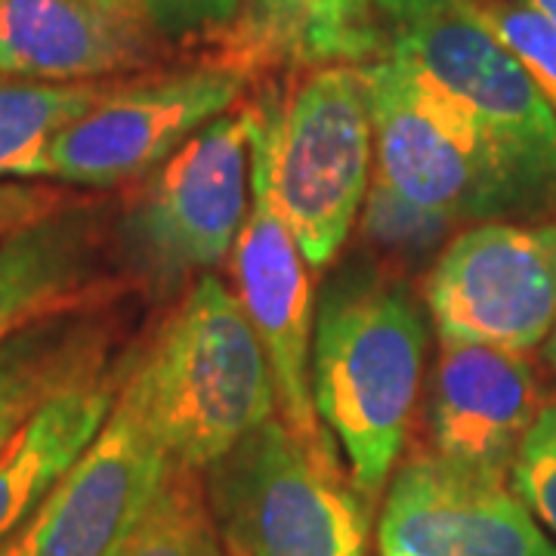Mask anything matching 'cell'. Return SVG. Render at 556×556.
Listing matches in <instances>:
<instances>
[{
  "instance_id": "obj_4",
  "label": "cell",
  "mask_w": 556,
  "mask_h": 556,
  "mask_svg": "<svg viewBox=\"0 0 556 556\" xmlns=\"http://www.w3.org/2000/svg\"><path fill=\"white\" fill-rule=\"evenodd\" d=\"M248 214L251 118L241 100L139 179L115 226L121 273L152 298H170L232 254Z\"/></svg>"
},
{
  "instance_id": "obj_25",
  "label": "cell",
  "mask_w": 556,
  "mask_h": 556,
  "mask_svg": "<svg viewBox=\"0 0 556 556\" xmlns=\"http://www.w3.org/2000/svg\"><path fill=\"white\" fill-rule=\"evenodd\" d=\"M137 3L170 43L174 40L204 43L232 22L241 0H137Z\"/></svg>"
},
{
  "instance_id": "obj_1",
  "label": "cell",
  "mask_w": 556,
  "mask_h": 556,
  "mask_svg": "<svg viewBox=\"0 0 556 556\" xmlns=\"http://www.w3.org/2000/svg\"><path fill=\"white\" fill-rule=\"evenodd\" d=\"M427 313L408 276L368 263L325 281L313 328V402L365 501L387 492L415 427Z\"/></svg>"
},
{
  "instance_id": "obj_23",
  "label": "cell",
  "mask_w": 556,
  "mask_h": 556,
  "mask_svg": "<svg viewBox=\"0 0 556 556\" xmlns=\"http://www.w3.org/2000/svg\"><path fill=\"white\" fill-rule=\"evenodd\" d=\"M510 492L556 541V399L544 402L510 464Z\"/></svg>"
},
{
  "instance_id": "obj_19",
  "label": "cell",
  "mask_w": 556,
  "mask_h": 556,
  "mask_svg": "<svg viewBox=\"0 0 556 556\" xmlns=\"http://www.w3.org/2000/svg\"><path fill=\"white\" fill-rule=\"evenodd\" d=\"M115 80L50 84L0 72V182L40 179L50 142L100 102Z\"/></svg>"
},
{
  "instance_id": "obj_5",
  "label": "cell",
  "mask_w": 556,
  "mask_h": 556,
  "mask_svg": "<svg viewBox=\"0 0 556 556\" xmlns=\"http://www.w3.org/2000/svg\"><path fill=\"white\" fill-rule=\"evenodd\" d=\"M229 556H368L375 504L343 457L306 452L269 417L204 470Z\"/></svg>"
},
{
  "instance_id": "obj_20",
  "label": "cell",
  "mask_w": 556,
  "mask_h": 556,
  "mask_svg": "<svg viewBox=\"0 0 556 556\" xmlns=\"http://www.w3.org/2000/svg\"><path fill=\"white\" fill-rule=\"evenodd\" d=\"M115 556H229L204 473L177 464Z\"/></svg>"
},
{
  "instance_id": "obj_22",
  "label": "cell",
  "mask_w": 556,
  "mask_h": 556,
  "mask_svg": "<svg viewBox=\"0 0 556 556\" xmlns=\"http://www.w3.org/2000/svg\"><path fill=\"white\" fill-rule=\"evenodd\" d=\"M495 35L541 87L556 115V25L529 0H470L464 3Z\"/></svg>"
},
{
  "instance_id": "obj_13",
  "label": "cell",
  "mask_w": 556,
  "mask_h": 556,
  "mask_svg": "<svg viewBox=\"0 0 556 556\" xmlns=\"http://www.w3.org/2000/svg\"><path fill=\"white\" fill-rule=\"evenodd\" d=\"M170 40L137 0H0V72L50 84L152 72Z\"/></svg>"
},
{
  "instance_id": "obj_21",
  "label": "cell",
  "mask_w": 556,
  "mask_h": 556,
  "mask_svg": "<svg viewBox=\"0 0 556 556\" xmlns=\"http://www.w3.org/2000/svg\"><path fill=\"white\" fill-rule=\"evenodd\" d=\"M356 226L368 257L390 273L408 276L442 254L457 223L408 201L380 174H371Z\"/></svg>"
},
{
  "instance_id": "obj_9",
  "label": "cell",
  "mask_w": 556,
  "mask_h": 556,
  "mask_svg": "<svg viewBox=\"0 0 556 556\" xmlns=\"http://www.w3.org/2000/svg\"><path fill=\"white\" fill-rule=\"evenodd\" d=\"M424 303L442 343L532 353L556 321V226L489 219L433 260Z\"/></svg>"
},
{
  "instance_id": "obj_2",
  "label": "cell",
  "mask_w": 556,
  "mask_h": 556,
  "mask_svg": "<svg viewBox=\"0 0 556 556\" xmlns=\"http://www.w3.org/2000/svg\"><path fill=\"white\" fill-rule=\"evenodd\" d=\"M127 393L179 467L207 470L276 417V380L251 318L217 276H201L146 346Z\"/></svg>"
},
{
  "instance_id": "obj_6",
  "label": "cell",
  "mask_w": 556,
  "mask_h": 556,
  "mask_svg": "<svg viewBox=\"0 0 556 556\" xmlns=\"http://www.w3.org/2000/svg\"><path fill=\"white\" fill-rule=\"evenodd\" d=\"M380 56L402 62L479 130L526 211L556 204V115L529 68L467 10L393 28Z\"/></svg>"
},
{
  "instance_id": "obj_8",
  "label": "cell",
  "mask_w": 556,
  "mask_h": 556,
  "mask_svg": "<svg viewBox=\"0 0 556 556\" xmlns=\"http://www.w3.org/2000/svg\"><path fill=\"white\" fill-rule=\"evenodd\" d=\"M248 80L217 62L118 78L50 142L40 179L109 189L149 177L204 124L244 100Z\"/></svg>"
},
{
  "instance_id": "obj_16",
  "label": "cell",
  "mask_w": 556,
  "mask_h": 556,
  "mask_svg": "<svg viewBox=\"0 0 556 556\" xmlns=\"http://www.w3.org/2000/svg\"><path fill=\"white\" fill-rule=\"evenodd\" d=\"M387 40L375 0H241L232 22L201 43V60L251 84L321 65H365Z\"/></svg>"
},
{
  "instance_id": "obj_17",
  "label": "cell",
  "mask_w": 556,
  "mask_h": 556,
  "mask_svg": "<svg viewBox=\"0 0 556 556\" xmlns=\"http://www.w3.org/2000/svg\"><path fill=\"white\" fill-rule=\"evenodd\" d=\"M130 353L115 356L100 375L47 402L0 448V547L38 510L47 492L100 433L118 399Z\"/></svg>"
},
{
  "instance_id": "obj_12",
  "label": "cell",
  "mask_w": 556,
  "mask_h": 556,
  "mask_svg": "<svg viewBox=\"0 0 556 556\" xmlns=\"http://www.w3.org/2000/svg\"><path fill=\"white\" fill-rule=\"evenodd\" d=\"M232 281L276 380L278 417L306 452L343 457L313 402V281L298 241L251 161V214L232 248Z\"/></svg>"
},
{
  "instance_id": "obj_18",
  "label": "cell",
  "mask_w": 556,
  "mask_h": 556,
  "mask_svg": "<svg viewBox=\"0 0 556 556\" xmlns=\"http://www.w3.org/2000/svg\"><path fill=\"white\" fill-rule=\"evenodd\" d=\"M121 321L112 306L38 321L0 343V448L47 402L100 375L115 358Z\"/></svg>"
},
{
  "instance_id": "obj_28",
  "label": "cell",
  "mask_w": 556,
  "mask_h": 556,
  "mask_svg": "<svg viewBox=\"0 0 556 556\" xmlns=\"http://www.w3.org/2000/svg\"><path fill=\"white\" fill-rule=\"evenodd\" d=\"M544 356H547L551 368L556 371V321H554V328H551V334H547V340H544Z\"/></svg>"
},
{
  "instance_id": "obj_3",
  "label": "cell",
  "mask_w": 556,
  "mask_h": 556,
  "mask_svg": "<svg viewBox=\"0 0 556 556\" xmlns=\"http://www.w3.org/2000/svg\"><path fill=\"white\" fill-rule=\"evenodd\" d=\"M244 105L251 161L309 273H321L350 239L375 174L362 65H321L260 80Z\"/></svg>"
},
{
  "instance_id": "obj_26",
  "label": "cell",
  "mask_w": 556,
  "mask_h": 556,
  "mask_svg": "<svg viewBox=\"0 0 556 556\" xmlns=\"http://www.w3.org/2000/svg\"><path fill=\"white\" fill-rule=\"evenodd\" d=\"M464 3H470V0H375L380 20L390 22L393 28L412 25V22L424 20V16L442 13V10H455V7H464Z\"/></svg>"
},
{
  "instance_id": "obj_11",
  "label": "cell",
  "mask_w": 556,
  "mask_h": 556,
  "mask_svg": "<svg viewBox=\"0 0 556 556\" xmlns=\"http://www.w3.org/2000/svg\"><path fill=\"white\" fill-rule=\"evenodd\" d=\"M380 556H556L504 477L408 445L378 514Z\"/></svg>"
},
{
  "instance_id": "obj_10",
  "label": "cell",
  "mask_w": 556,
  "mask_h": 556,
  "mask_svg": "<svg viewBox=\"0 0 556 556\" xmlns=\"http://www.w3.org/2000/svg\"><path fill=\"white\" fill-rule=\"evenodd\" d=\"M174 467L137 399L121 383L100 433L0 556H115Z\"/></svg>"
},
{
  "instance_id": "obj_7",
  "label": "cell",
  "mask_w": 556,
  "mask_h": 556,
  "mask_svg": "<svg viewBox=\"0 0 556 556\" xmlns=\"http://www.w3.org/2000/svg\"><path fill=\"white\" fill-rule=\"evenodd\" d=\"M375 130V174L442 217L529 214L470 118L390 56L362 65Z\"/></svg>"
},
{
  "instance_id": "obj_15",
  "label": "cell",
  "mask_w": 556,
  "mask_h": 556,
  "mask_svg": "<svg viewBox=\"0 0 556 556\" xmlns=\"http://www.w3.org/2000/svg\"><path fill=\"white\" fill-rule=\"evenodd\" d=\"M109 207L87 199L0 244V343L65 313L115 306L134 285L109 273Z\"/></svg>"
},
{
  "instance_id": "obj_24",
  "label": "cell",
  "mask_w": 556,
  "mask_h": 556,
  "mask_svg": "<svg viewBox=\"0 0 556 556\" xmlns=\"http://www.w3.org/2000/svg\"><path fill=\"white\" fill-rule=\"evenodd\" d=\"M87 195H78L72 186L38 179V182H0V244L16 232L43 223L47 217L75 207Z\"/></svg>"
},
{
  "instance_id": "obj_27",
  "label": "cell",
  "mask_w": 556,
  "mask_h": 556,
  "mask_svg": "<svg viewBox=\"0 0 556 556\" xmlns=\"http://www.w3.org/2000/svg\"><path fill=\"white\" fill-rule=\"evenodd\" d=\"M529 3L535 7L541 16H547L556 25V0H529Z\"/></svg>"
},
{
  "instance_id": "obj_14",
  "label": "cell",
  "mask_w": 556,
  "mask_h": 556,
  "mask_svg": "<svg viewBox=\"0 0 556 556\" xmlns=\"http://www.w3.org/2000/svg\"><path fill=\"white\" fill-rule=\"evenodd\" d=\"M544 399L532 358L482 343H442L427 380V448L457 467L510 477Z\"/></svg>"
}]
</instances>
